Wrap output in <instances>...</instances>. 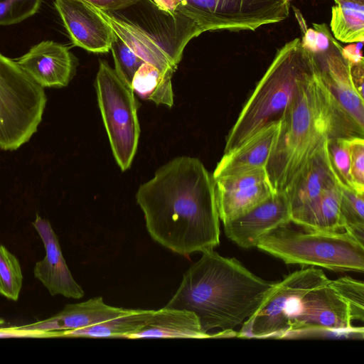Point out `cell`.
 I'll use <instances>...</instances> for the list:
<instances>
[{
    "instance_id": "836d02e7",
    "label": "cell",
    "mask_w": 364,
    "mask_h": 364,
    "mask_svg": "<svg viewBox=\"0 0 364 364\" xmlns=\"http://www.w3.org/2000/svg\"><path fill=\"white\" fill-rule=\"evenodd\" d=\"M153 2L160 9L174 14L177 11V8L179 5L178 0H152Z\"/></svg>"
},
{
    "instance_id": "e575fe53",
    "label": "cell",
    "mask_w": 364,
    "mask_h": 364,
    "mask_svg": "<svg viewBox=\"0 0 364 364\" xmlns=\"http://www.w3.org/2000/svg\"><path fill=\"white\" fill-rule=\"evenodd\" d=\"M4 323V320L2 318H0V326Z\"/></svg>"
},
{
    "instance_id": "5bb4252c",
    "label": "cell",
    "mask_w": 364,
    "mask_h": 364,
    "mask_svg": "<svg viewBox=\"0 0 364 364\" xmlns=\"http://www.w3.org/2000/svg\"><path fill=\"white\" fill-rule=\"evenodd\" d=\"M33 226L41 237L46 250L44 258L36 263L33 274L51 296L62 295L80 299L82 288L73 278L63 257L58 238L47 219L36 215Z\"/></svg>"
},
{
    "instance_id": "f1b7e54d",
    "label": "cell",
    "mask_w": 364,
    "mask_h": 364,
    "mask_svg": "<svg viewBox=\"0 0 364 364\" xmlns=\"http://www.w3.org/2000/svg\"><path fill=\"white\" fill-rule=\"evenodd\" d=\"M42 0H0V26L18 23L33 16Z\"/></svg>"
},
{
    "instance_id": "44dd1931",
    "label": "cell",
    "mask_w": 364,
    "mask_h": 364,
    "mask_svg": "<svg viewBox=\"0 0 364 364\" xmlns=\"http://www.w3.org/2000/svg\"><path fill=\"white\" fill-rule=\"evenodd\" d=\"M154 310L132 309L127 314L95 325L75 330L59 331L60 337L122 338H128L139 331Z\"/></svg>"
},
{
    "instance_id": "7c38bea8",
    "label": "cell",
    "mask_w": 364,
    "mask_h": 364,
    "mask_svg": "<svg viewBox=\"0 0 364 364\" xmlns=\"http://www.w3.org/2000/svg\"><path fill=\"white\" fill-rule=\"evenodd\" d=\"M291 223V208L285 191H275L245 214L223 224L225 235L242 248L256 247L279 226Z\"/></svg>"
},
{
    "instance_id": "83f0119b",
    "label": "cell",
    "mask_w": 364,
    "mask_h": 364,
    "mask_svg": "<svg viewBox=\"0 0 364 364\" xmlns=\"http://www.w3.org/2000/svg\"><path fill=\"white\" fill-rule=\"evenodd\" d=\"M327 149L332 167L341 186L353 189L350 177V156L346 138H330Z\"/></svg>"
},
{
    "instance_id": "8992f818",
    "label": "cell",
    "mask_w": 364,
    "mask_h": 364,
    "mask_svg": "<svg viewBox=\"0 0 364 364\" xmlns=\"http://www.w3.org/2000/svg\"><path fill=\"white\" fill-rule=\"evenodd\" d=\"M316 70L315 60L301 38H295L278 49L230 130L224 153L264 126L280 120Z\"/></svg>"
},
{
    "instance_id": "4fadbf2b",
    "label": "cell",
    "mask_w": 364,
    "mask_h": 364,
    "mask_svg": "<svg viewBox=\"0 0 364 364\" xmlns=\"http://www.w3.org/2000/svg\"><path fill=\"white\" fill-rule=\"evenodd\" d=\"M74 46L92 53L110 50L114 32L93 6L77 0H54Z\"/></svg>"
},
{
    "instance_id": "d6986e66",
    "label": "cell",
    "mask_w": 364,
    "mask_h": 364,
    "mask_svg": "<svg viewBox=\"0 0 364 364\" xmlns=\"http://www.w3.org/2000/svg\"><path fill=\"white\" fill-rule=\"evenodd\" d=\"M144 338H207L196 315L184 309L162 308L154 311L144 326L129 339Z\"/></svg>"
},
{
    "instance_id": "ffe728a7",
    "label": "cell",
    "mask_w": 364,
    "mask_h": 364,
    "mask_svg": "<svg viewBox=\"0 0 364 364\" xmlns=\"http://www.w3.org/2000/svg\"><path fill=\"white\" fill-rule=\"evenodd\" d=\"M340 183L324 191L310 203L291 214V223L308 230H343L340 220Z\"/></svg>"
},
{
    "instance_id": "4316f807",
    "label": "cell",
    "mask_w": 364,
    "mask_h": 364,
    "mask_svg": "<svg viewBox=\"0 0 364 364\" xmlns=\"http://www.w3.org/2000/svg\"><path fill=\"white\" fill-rule=\"evenodd\" d=\"M110 50L113 55L114 70L124 81L131 85L136 71L144 61L115 33Z\"/></svg>"
},
{
    "instance_id": "6da1fadb",
    "label": "cell",
    "mask_w": 364,
    "mask_h": 364,
    "mask_svg": "<svg viewBox=\"0 0 364 364\" xmlns=\"http://www.w3.org/2000/svg\"><path fill=\"white\" fill-rule=\"evenodd\" d=\"M136 199L151 237L181 255L220 244L215 182L197 158L180 156L141 184Z\"/></svg>"
},
{
    "instance_id": "ac0fdd59",
    "label": "cell",
    "mask_w": 364,
    "mask_h": 364,
    "mask_svg": "<svg viewBox=\"0 0 364 364\" xmlns=\"http://www.w3.org/2000/svg\"><path fill=\"white\" fill-rule=\"evenodd\" d=\"M132 311L107 305L102 297L97 296L83 302L67 304L48 318L21 326L25 329L48 332L70 331L95 325Z\"/></svg>"
},
{
    "instance_id": "2e32d148",
    "label": "cell",
    "mask_w": 364,
    "mask_h": 364,
    "mask_svg": "<svg viewBox=\"0 0 364 364\" xmlns=\"http://www.w3.org/2000/svg\"><path fill=\"white\" fill-rule=\"evenodd\" d=\"M279 128L280 120L269 123L237 147L224 153L213 177L265 168L275 146Z\"/></svg>"
},
{
    "instance_id": "f546056e",
    "label": "cell",
    "mask_w": 364,
    "mask_h": 364,
    "mask_svg": "<svg viewBox=\"0 0 364 364\" xmlns=\"http://www.w3.org/2000/svg\"><path fill=\"white\" fill-rule=\"evenodd\" d=\"M350 156V177L353 190L364 194V139L346 138Z\"/></svg>"
},
{
    "instance_id": "e0dca14e",
    "label": "cell",
    "mask_w": 364,
    "mask_h": 364,
    "mask_svg": "<svg viewBox=\"0 0 364 364\" xmlns=\"http://www.w3.org/2000/svg\"><path fill=\"white\" fill-rule=\"evenodd\" d=\"M339 183L330 161L326 141L284 191L289 201L291 214Z\"/></svg>"
},
{
    "instance_id": "d590c367",
    "label": "cell",
    "mask_w": 364,
    "mask_h": 364,
    "mask_svg": "<svg viewBox=\"0 0 364 364\" xmlns=\"http://www.w3.org/2000/svg\"><path fill=\"white\" fill-rule=\"evenodd\" d=\"M353 1L364 3V0H353Z\"/></svg>"
},
{
    "instance_id": "d4e9b609",
    "label": "cell",
    "mask_w": 364,
    "mask_h": 364,
    "mask_svg": "<svg viewBox=\"0 0 364 364\" xmlns=\"http://www.w3.org/2000/svg\"><path fill=\"white\" fill-rule=\"evenodd\" d=\"M23 285V273L18 259L0 245V295L18 301Z\"/></svg>"
},
{
    "instance_id": "7a4b0ae2",
    "label": "cell",
    "mask_w": 364,
    "mask_h": 364,
    "mask_svg": "<svg viewBox=\"0 0 364 364\" xmlns=\"http://www.w3.org/2000/svg\"><path fill=\"white\" fill-rule=\"evenodd\" d=\"M274 282L257 277L235 258L205 250L164 307L194 313L203 332L219 330L211 337L234 336L233 329L258 309Z\"/></svg>"
},
{
    "instance_id": "9a60e30c",
    "label": "cell",
    "mask_w": 364,
    "mask_h": 364,
    "mask_svg": "<svg viewBox=\"0 0 364 364\" xmlns=\"http://www.w3.org/2000/svg\"><path fill=\"white\" fill-rule=\"evenodd\" d=\"M15 60L43 88L67 86L76 66L75 57L68 47L49 40L33 46Z\"/></svg>"
},
{
    "instance_id": "5b68a950",
    "label": "cell",
    "mask_w": 364,
    "mask_h": 364,
    "mask_svg": "<svg viewBox=\"0 0 364 364\" xmlns=\"http://www.w3.org/2000/svg\"><path fill=\"white\" fill-rule=\"evenodd\" d=\"M93 7L140 58L165 75L172 77L188 43L203 33L193 19L164 11L152 0L111 11Z\"/></svg>"
},
{
    "instance_id": "277c9868",
    "label": "cell",
    "mask_w": 364,
    "mask_h": 364,
    "mask_svg": "<svg viewBox=\"0 0 364 364\" xmlns=\"http://www.w3.org/2000/svg\"><path fill=\"white\" fill-rule=\"evenodd\" d=\"M343 117L317 69L280 119L265 167L274 191H284L328 139L353 137Z\"/></svg>"
},
{
    "instance_id": "3957f363",
    "label": "cell",
    "mask_w": 364,
    "mask_h": 364,
    "mask_svg": "<svg viewBox=\"0 0 364 364\" xmlns=\"http://www.w3.org/2000/svg\"><path fill=\"white\" fill-rule=\"evenodd\" d=\"M330 281L323 270L308 267L275 282L249 318L252 331L271 337L309 330L351 329L348 307L329 287Z\"/></svg>"
},
{
    "instance_id": "30bf717a",
    "label": "cell",
    "mask_w": 364,
    "mask_h": 364,
    "mask_svg": "<svg viewBox=\"0 0 364 364\" xmlns=\"http://www.w3.org/2000/svg\"><path fill=\"white\" fill-rule=\"evenodd\" d=\"M177 11L205 31H255L289 17L292 0H178Z\"/></svg>"
},
{
    "instance_id": "ba28073f",
    "label": "cell",
    "mask_w": 364,
    "mask_h": 364,
    "mask_svg": "<svg viewBox=\"0 0 364 364\" xmlns=\"http://www.w3.org/2000/svg\"><path fill=\"white\" fill-rule=\"evenodd\" d=\"M46 102L43 88L0 53V149L14 151L30 140Z\"/></svg>"
},
{
    "instance_id": "cb8c5ba5",
    "label": "cell",
    "mask_w": 364,
    "mask_h": 364,
    "mask_svg": "<svg viewBox=\"0 0 364 364\" xmlns=\"http://www.w3.org/2000/svg\"><path fill=\"white\" fill-rule=\"evenodd\" d=\"M340 186V220L342 229L364 245V194Z\"/></svg>"
},
{
    "instance_id": "484cf974",
    "label": "cell",
    "mask_w": 364,
    "mask_h": 364,
    "mask_svg": "<svg viewBox=\"0 0 364 364\" xmlns=\"http://www.w3.org/2000/svg\"><path fill=\"white\" fill-rule=\"evenodd\" d=\"M328 285L347 304L351 321L358 320L363 321V282L351 278L350 277L346 276L335 280H331Z\"/></svg>"
},
{
    "instance_id": "9c48e42d",
    "label": "cell",
    "mask_w": 364,
    "mask_h": 364,
    "mask_svg": "<svg viewBox=\"0 0 364 364\" xmlns=\"http://www.w3.org/2000/svg\"><path fill=\"white\" fill-rule=\"evenodd\" d=\"M95 87L113 155L121 170L126 171L135 156L140 134L134 91L105 60L100 62Z\"/></svg>"
},
{
    "instance_id": "8fae6325",
    "label": "cell",
    "mask_w": 364,
    "mask_h": 364,
    "mask_svg": "<svg viewBox=\"0 0 364 364\" xmlns=\"http://www.w3.org/2000/svg\"><path fill=\"white\" fill-rule=\"evenodd\" d=\"M213 179L219 218L223 224L245 214L275 192L264 168Z\"/></svg>"
},
{
    "instance_id": "1f68e13d",
    "label": "cell",
    "mask_w": 364,
    "mask_h": 364,
    "mask_svg": "<svg viewBox=\"0 0 364 364\" xmlns=\"http://www.w3.org/2000/svg\"><path fill=\"white\" fill-rule=\"evenodd\" d=\"M86 2L101 10L106 11H115L125 8L137 0H77Z\"/></svg>"
},
{
    "instance_id": "d6a6232c",
    "label": "cell",
    "mask_w": 364,
    "mask_h": 364,
    "mask_svg": "<svg viewBox=\"0 0 364 364\" xmlns=\"http://www.w3.org/2000/svg\"><path fill=\"white\" fill-rule=\"evenodd\" d=\"M363 43H351L347 46L342 48L343 55L348 60L350 65L364 63L362 52Z\"/></svg>"
},
{
    "instance_id": "7402d4cb",
    "label": "cell",
    "mask_w": 364,
    "mask_h": 364,
    "mask_svg": "<svg viewBox=\"0 0 364 364\" xmlns=\"http://www.w3.org/2000/svg\"><path fill=\"white\" fill-rule=\"evenodd\" d=\"M330 22L336 41L344 43L363 42L364 3L353 0H333Z\"/></svg>"
},
{
    "instance_id": "603a6c76",
    "label": "cell",
    "mask_w": 364,
    "mask_h": 364,
    "mask_svg": "<svg viewBox=\"0 0 364 364\" xmlns=\"http://www.w3.org/2000/svg\"><path fill=\"white\" fill-rule=\"evenodd\" d=\"M171 77L162 74L156 67L144 62L136 71L131 87L134 92L141 98L171 107L173 105Z\"/></svg>"
},
{
    "instance_id": "4dcf8cb0",
    "label": "cell",
    "mask_w": 364,
    "mask_h": 364,
    "mask_svg": "<svg viewBox=\"0 0 364 364\" xmlns=\"http://www.w3.org/2000/svg\"><path fill=\"white\" fill-rule=\"evenodd\" d=\"M60 337L58 331H41L25 329L21 326L0 328V338H54Z\"/></svg>"
},
{
    "instance_id": "52a82bcc",
    "label": "cell",
    "mask_w": 364,
    "mask_h": 364,
    "mask_svg": "<svg viewBox=\"0 0 364 364\" xmlns=\"http://www.w3.org/2000/svg\"><path fill=\"white\" fill-rule=\"evenodd\" d=\"M289 224L269 232L256 247L286 264L363 272L364 245L346 231L298 230Z\"/></svg>"
}]
</instances>
